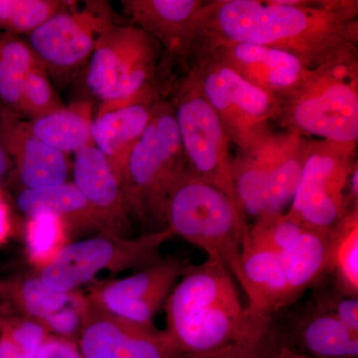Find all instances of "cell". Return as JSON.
Segmentation results:
<instances>
[{"label":"cell","instance_id":"22","mask_svg":"<svg viewBox=\"0 0 358 358\" xmlns=\"http://www.w3.org/2000/svg\"><path fill=\"white\" fill-rule=\"evenodd\" d=\"M296 336L308 357H358V334L317 306L301 320Z\"/></svg>","mask_w":358,"mask_h":358},{"label":"cell","instance_id":"25","mask_svg":"<svg viewBox=\"0 0 358 358\" xmlns=\"http://www.w3.org/2000/svg\"><path fill=\"white\" fill-rule=\"evenodd\" d=\"M129 324L103 312L93 303L87 305L80 331L83 358H124Z\"/></svg>","mask_w":358,"mask_h":358},{"label":"cell","instance_id":"12","mask_svg":"<svg viewBox=\"0 0 358 358\" xmlns=\"http://www.w3.org/2000/svg\"><path fill=\"white\" fill-rule=\"evenodd\" d=\"M106 1H66L50 20L30 33L29 44L56 78L73 75L89 63L103 33L115 24Z\"/></svg>","mask_w":358,"mask_h":358},{"label":"cell","instance_id":"36","mask_svg":"<svg viewBox=\"0 0 358 358\" xmlns=\"http://www.w3.org/2000/svg\"><path fill=\"white\" fill-rule=\"evenodd\" d=\"M36 358H83L72 341L63 338H47Z\"/></svg>","mask_w":358,"mask_h":358},{"label":"cell","instance_id":"13","mask_svg":"<svg viewBox=\"0 0 358 358\" xmlns=\"http://www.w3.org/2000/svg\"><path fill=\"white\" fill-rule=\"evenodd\" d=\"M188 261L160 259L138 274L106 282L92 293L90 303L124 322L152 327L154 317L189 267Z\"/></svg>","mask_w":358,"mask_h":358},{"label":"cell","instance_id":"15","mask_svg":"<svg viewBox=\"0 0 358 358\" xmlns=\"http://www.w3.org/2000/svg\"><path fill=\"white\" fill-rule=\"evenodd\" d=\"M202 0H122L124 11L160 45L183 74L192 64L195 28Z\"/></svg>","mask_w":358,"mask_h":358},{"label":"cell","instance_id":"5","mask_svg":"<svg viewBox=\"0 0 358 358\" xmlns=\"http://www.w3.org/2000/svg\"><path fill=\"white\" fill-rule=\"evenodd\" d=\"M188 171L173 105L169 99L159 101L122 173V192L129 213L166 228L167 200Z\"/></svg>","mask_w":358,"mask_h":358},{"label":"cell","instance_id":"29","mask_svg":"<svg viewBox=\"0 0 358 358\" xmlns=\"http://www.w3.org/2000/svg\"><path fill=\"white\" fill-rule=\"evenodd\" d=\"M67 225L55 216L40 215L30 218L26 226V246L35 263L43 267L66 245Z\"/></svg>","mask_w":358,"mask_h":358},{"label":"cell","instance_id":"38","mask_svg":"<svg viewBox=\"0 0 358 358\" xmlns=\"http://www.w3.org/2000/svg\"><path fill=\"white\" fill-rule=\"evenodd\" d=\"M9 162H10V159H9L8 155H7L3 141H2L1 131H0V192H1L2 182H3V179L7 173V169H8Z\"/></svg>","mask_w":358,"mask_h":358},{"label":"cell","instance_id":"37","mask_svg":"<svg viewBox=\"0 0 358 358\" xmlns=\"http://www.w3.org/2000/svg\"><path fill=\"white\" fill-rule=\"evenodd\" d=\"M10 211L8 204L2 196V192H0V244L6 242L7 237L10 234Z\"/></svg>","mask_w":358,"mask_h":358},{"label":"cell","instance_id":"4","mask_svg":"<svg viewBox=\"0 0 358 358\" xmlns=\"http://www.w3.org/2000/svg\"><path fill=\"white\" fill-rule=\"evenodd\" d=\"M166 227L220 261L243 289L242 244L250 226L237 202L189 171L167 200Z\"/></svg>","mask_w":358,"mask_h":358},{"label":"cell","instance_id":"21","mask_svg":"<svg viewBox=\"0 0 358 358\" xmlns=\"http://www.w3.org/2000/svg\"><path fill=\"white\" fill-rule=\"evenodd\" d=\"M16 204L29 219L40 215L55 216L64 221L68 228H98L103 232L96 214L73 183L65 182L43 189H23L17 195Z\"/></svg>","mask_w":358,"mask_h":358},{"label":"cell","instance_id":"19","mask_svg":"<svg viewBox=\"0 0 358 358\" xmlns=\"http://www.w3.org/2000/svg\"><path fill=\"white\" fill-rule=\"evenodd\" d=\"M154 105L108 110L92 121L93 145L107 157L121 181L129 155L152 119Z\"/></svg>","mask_w":358,"mask_h":358},{"label":"cell","instance_id":"16","mask_svg":"<svg viewBox=\"0 0 358 358\" xmlns=\"http://www.w3.org/2000/svg\"><path fill=\"white\" fill-rule=\"evenodd\" d=\"M0 131L9 159L24 189H43L67 182V157L33 134L29 122L0 105Z\"/></svg>","mask_w":358,"mask_h":358},{"label":"cell","instance_id":"27","mask_svg":"<svg viewBox=\"0 0 358 358\" xmlns=\"http://www.w3.org/2000/svg\"><path fill=\"white\" fill-rule=\"evenodd\" d=\"M331 271L338 288L348 296L358 294V209L346 214L333 229Z\"/></svg>","mask_w":358,"mask_h":358},{"label":"cell","instance_id":"30","mask_svg":"<svg viewBox=\"0 0 358 358\" xmlns=\"http://www.w3.org/2000/svg\"><path fill=\"white\" fill-rule=\"evenodd\" d=\"M129 336L124 358H187L179 352L166 331L129 322Z\"/></svg>","mask_w":358,"mask_h":358},{"label":"cell","instance_id":"1","mask_svg":"<svg viewBox=\"0 0 358 358\" xmlns=\"http://www.w3.org/2000/svg\"><path fill=\"white\" fill-rule=\"evenodd\" d=\"M228 40L287 52L308 69L358 59L357 0H212L194 45Z\"/></svg>","mask_w":358,"mask_h":358},{"label":"cell","instance_id":"34","mask_svg":"<svg viewBox=\"0 0 358 358\" xmlns=\"http://www.w3.org/2000/svg\"><path fill=\"white\" fill-rule=\"evenodd\" d=\"M338 291L320 294L315 306L331 313L343 326L358 334V299Z\"/></svg>","mask_w":358,"mask_h":358},{"label":"cell","instance_id":"31","mask_svg":"<svg viewBox=\"0 0 358 358\" xmlns=\"http://www.w3.org/2000/svg\"><path fill=\"white\" fill-rule=\"evenodd\" d=\"M25 117L29 121L65 108L49 81L46 71H35L22 80Z\"/></svg>","mask_w":358,"mask_h":358},{"label":"cell","instance_id":"9","mask_svg":"<svg viewBox=\"0 0 358 358\" xmlns=\"http://www.w3.org/2000/svg\"><path fill=\"white\" fill-rule=\"evenodd\" d=\"M173 236L169 228L126 238L103 231L98 236L66 244L57 255L45 265L40 279L58 291L74 293L75 289L95 279L105 271L124 272L147 268L159 261V250Z\"/></svg>","mask_w":358,"mask_h":358},{"label":"cell","instance_id":"17","mask_svg":"<svg viewBox=\"0 0 358 358\" xmlns=\"http://www.w3.org/2000/svg\"><path fill=\"white\" fill-rule=\"evenodd\" d=\"M74 155L73 185L88 202L103 231L121 235L128 227L129 213L121 178L94 145L78 150Z\"/></svg>","mask_w":358,"mask_h":358},{"label":"cell","instance_id":"14","mask_svg":"<svg viewBox=\"0 0 358 358\" xmlns=\"http://www.w3.org/2000/svg\"><path fill=\"white\" fill-rule=\"evenodd\" d=\"M197 51L222 61L250 84L278 100L298 88L313 70L287 52L245 42L200 41L195 43L193 54Z\"/></svg>","mask_w":358,"mask_h":358},{"label":"cell","instance_id":"7","mask_svg":"<svg viewBox=\"0 0 358 358\" xmlns=\"http://www.w3.org/2000/svg\"><path fill=\"white\" fill-rule=\"evenodd\" d=\"M308 138L284 129L270 131L233 157L235 197L245 216L282 213L300 183Z\"/></svg>","mask_w":358,"mask_h":358},{"label":"cell","instance_id":"3","mask_svg":"<svg viewBox=\"0 0 358 358\" xmlns=\"http://www.w3.org/2000/svg\"><path fill=\"white\" fill-rule=\"evenodd\" d=\"M88 64L87 86L102 102L96 114L166 100L178 79L160 45L134 24L110 26Z\"/></svg>","mask_w":358,"mask_h":358},{"label":"cell","instance_id":"24","mask_svg":"<svg viewBox=\"0 0 358 358\" xmlns=\"http://www.w3.org/2000/svg\"><path fill=\"white\" fill-rule=\"evenodd\" d=\"M286 343V336L273 315L249 308L248 317L236 338L213 352L187 358H277Z\"/></svg>","mask_w":358,"mask_h":358},{"label":"cell","instance_id":"2","mask_svg":"<svg viewBox=\"0 0 358 358\" xmlns=\"http://www.w3.org/2000/svg\"><path fill=\"white\" fill-rule=\"evenodd\" d=\"M166 333L183 355L213 352L237 338L249 315L234 278L208 257L186 268L164 303Z\"/></svg>","mask_w":358,"mask_h":358},{"label":"cell","instance_id":"40","mask_svg":"<svg viewBox=\"0 0 358 358\" xmlns=\"http://www.w3.org/2000/svg\"><path fill=\"white\" fill-rule=\"evenodd\" d=\"M3 289H4V281H1V280H0V294L2 293V291H3Z\"/></svg>","mask_w":358,"mask_h":358},{"label":"cell","instance_id":"6","mask_svg":"<svg viewBox=\"0 0 358 358\" xmlns=\"http://www.w3.org/2000/svg\"><path fill=\"white\" fill-rule=\"evenodd\" d=\"M277 122L287 131L341 143L358 141V59L313 69L279 99Z\"/></svg>","mask_w":358,"mask_h":358},{"label":"cell","instance_id":"32","mask_svg":"<svg viewBox=\"0 0 358 358\" xmlns=\"http://www.w3.org/2000/svg\"><path fill=\"white\" fill-rule=\"evenodd\" d=\"M0 62L21 80L35 71H46L43 61L29 43L13 33L0 34Z\"/></svg>","mask_w":358,"mask_h":358},{"label":"cell","instance_id":"11","mask_svg":"<svg viewBox=\"0 0 358 358\" xmlns=\"http://www.w3.org/2000/svg\"><path fill=\"white\" fill-rule=\"evenodd\" d=\"M357 152V143L308 138L303 173L287 217L313 229L333 230L352 212L346 194L358 166Z\"/></svg>","mask_w":358,"mask_h":358},{"label":"cell","instance_id":"8","mask_svg":"<svg viewBox=\"0 0 358 358\" xmlns=\"http://www.w3.org/2000/svg\"><path fill=\"white\" fill-rule=\"evenodd\" d=\"M169 100L190 173L237 202L229 138L190 68L178 77Z\"/></svg>","mask_w":358,"mask_h":358},{"label":"cell","instance_id":"18","mask_svg":"<svg viewBox=\"0 0 358 358\" xmlns=\"http://www.w3.org/2000/svg\"><path fill=\"white\" fill-rule=\"evenodd\" d=\"M241 265L250 308L273 315L291 305L281 254L255 243L248 235L242 244Z\"/></svg>","mask_w":358,"mask_h":358},{"label":"cell","instance_id":"28","mask_svg":"<svg viewBox=\"0 0 358 358\" xmlns=\"http://www.w3.org/2000/svg\"><path fill=\"white\" fill-rule=\"evenodd\" d=\"M65 4L58 0H0V28L15 35L30 34Z\"/></svg>","mask_w":358,"mask_h":358},{"label":"cell","instance_id":"35","mask_svg":"<svg viewBox=\"0 0 358 358\" xmlns=\"http://www.w3.org/2000/svg\"><path fill=\"white\" fill-rule=\"evenodd\" d=\"M0 105L13 114L25 117L22 80L0 62Z\"/></svg>","mask_w":358,"mask_h":358},{"label":"cell","instance_id":"39","mask_svg":"<svg viewBox=\"0 0 358 358\" xmlns=\"http://www.w3.org/2000/svg\"><path fill=\"white\" fill-rule=\"evenodd\" d=\"M277 358H310L308 357V355H306L305 353L301 352L300 350H296V348L291 346L287 341V343H285L284 345L282 346L281 350H280L279 355H278Z\"/></svg>","mask_w":358,"mask_h":358},{"label":"cell","instance_id":"10","mask_svg":"<svg viewBox=\"0 0 358 358\" xmlns=\"http://www.w3.org/2000/svg\"><path fill=\"white\" fill-rule=\"evenodd\" d=\"M189 68L230 143L240 152L249 150L272 131L271 122L279 117L277 96L250 84L229 66L204 52H194Z\"/></svg>","mask_w":358,"mask_h":358},{"label":"cell","instance_id":"26","mask_svg":"<svg viewBox=\"0 0 358 358\" xmlns=\"http://www.w3.org/2000/svg\"><path fill=\"white\" fill-rule=\"evenodd\" d=\"M1 294L18 312L40 322L80 298L75 293H65L52 288L40 277L4 282Z\"/></svg>","mask_w":358,"mask_h":358},{"label":"cell","instance_id":"33","mask_svg":"<svg viewBox=\"0 0 358 358\" xmlns=\"http://www.w3.org/2000/svg\"><path fill=\"white\" fill-rule=\"evenodd\" d=\"M88 300L80 296L75 303L67 307L61 308L58 312L52 313L41 324L46 327L47 331L57 334L59 338L69 339L74 338L81 331L83 324L85 310H86Z\"/></svg>","mask_w":358,"mask_h":358},{"label":"cell","instance_id":"20","mask_svg":"<svg viewBox=\"0 0 358 358\" xmlns=\"http://www.w3.org/2000/svg\"><path fill=\"white\" fill-rule=\"evenodd\" d=\"M333 230L305 227L300 237L281 254L289 301H296L331 271Z\"/></svg>","mask_w":358,"mask_h":358},{"label":"cell","instance_id":"23","mask_svg":"<svg viewBox=\"0 0 358 358\" xmlns=\"http://www.w3.org/2000/svg\"><path fill=\"white\" fill-rule=\"evenodd\" d=\"M92 105L72 103L69 107L29 122L33 134L65 155L93 145L91 136Z\"/></svg>","mask_w":358,"mask_h":358}]
</instances>
